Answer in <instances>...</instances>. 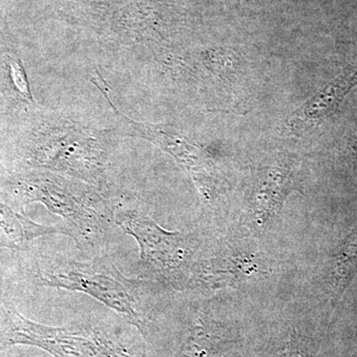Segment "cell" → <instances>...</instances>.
Wrapping results in <instances>:
<instances>
[{
	"instance_id": "3957f363",
	"label": "cell",
	"mask_w": 357,
	"mask_h": 357,
	"mask_svg": "<svg viewBox=\"0 0 357 357\" xmlns=\"http://www.w3.org/2000/svg\"><path fill=\"white\" fill-rule=\"evenodd\" d=\"M114 218L115 223L139 245L142 276L163 281H173L182 276L192 255L187 237L162 229L136 211H119Z\"/></svg>"
},
{
	"instance_id": "5b68a950",
	"label": "cell",
	"mask_w": 357,
	"mask_h": 357,
	"mask_svg": "<svg viewBox=\"0 0 357 357\" xmlns=\"http://www.w3.org/2000/svg\"><path fill=\"white\" fill-rule=\"evenodd\" d=\"M95 84L107 98L110 107L114 109L117 123L126 130V133L140 136V137L158 145L164 151L172 155L181 165L185 167L189 172H192V175L197 176V178H198V173L208 165V160H206L203 149L192 144L191 141L188 140L185 136L181 135L180 133L175 132L172 129L167 128L165 126L131 121L129 117L115 109L112 100H110L107 91L102 88V84H98L96 82Z\"/></svg>"
},
{
	"instance_id": "30bf717a",
	"label": "cell",
	"mask_w": 357,
	"mask_h": 357,
	"mask_svg": "<svg viewBox=\"0 0 357 357\" xmlns=\"http://www.w3.org/2000/svg\"><path fill=\"white\" fill-rule=\"evenodd\" d=\"M8 66L9 74H10L14 88L24 100L33 102L29 82H28L27 75H26L24 67H23L20 59L14 55H9Z\"/></svg>"
},
{
	"instance_id": "52a82bcc",
	"label": "cell",
	"mask_w": 357,
	"mask_h": 357,
	"mask_svg": "<svg viewBox=\"0 0 357 357\" xmlns=\"http://www.w3.org/2000/svg\"><path fill=\"white\" fill-rule=\"evenodd\" d=\"M65 234L63 227H45L0 202V251L22 250L34 239L51 234Z\"/></svg>"
},
{
	"instance_id": "8fae6325",
	"label": "cell",
	"mask_w": 357,
	"mask_h": 357,
	"mask_svg": "<svg viewBox=\"0 0 357 357\" xmlns=\"http://www.w3.org/2000/svg\"><path fill=\"white\" fill-rule=\"evenodd\" d=\"M2 299L0 298V351L1 349H6V340H4V333H3V326H2Z\"/></svg>"
},
{
	"instance_id": "7a4b0ae2",
	"label": "cell",
	"mask_w": 357,
	"mask_h": 357,
	"mask_svg": "<svg viewBox=\"0 0 357 357\" xmlns=\"http://www.w3.org/2000/svg\"><path fill=\"white\" fill-rule=\"evenodd\" d=\"M23 203L38 202L64 220L66 236L82 249L102 245L115 222V213L96 192L62 178L31 176L18 181Z\"/></svg>"
},
{
	"instance_id": "6da1fadb",
	"label": "cell",
	"mask_w": 357,
	"mask_h": 357,
	"mask_svg": "<svg viewBox=\"0 0 357 357\" xmlns=\"http://www.w3.org/2000/svg\"><path fill=\"white\" fill-rule=\"evenodd\" d=\"M33 280L46 287L91 296L142 330L145 312L139 282L126 278L103 258L77 261L61 256H40L31 270Z\"/></svg>"
},
{
	"instance_id": "8992f818",
	"label": "cell",
	"mask_w": 357,
	"mask_h": 357,
	"mask_svg": "<svg viewBox=\"0 0 357 357\" xmlns=\"http://www.w3.org/2000/svg\"><path fill=\"white\" fill-rule=\"evenodd\" d=\"M356 84L357 67L345 70L344 74L302 105L289 119V126L302 130L305 122L318 121L333 114Z\"/></svg>"
},
{
	"instance_id": "ba28073f",
	"label": "cell",
	"mask_w": 357,
	"mask_h": 357,
	"mask_svg": "<svg viewBox=\"0 0 357 357\" xmlns=\"http://www.w3.org/2000/svg\"><path fill=\"white\" fill-rule=\"evenodd\" d=\"M291 174L283 166L268 168L253 194V213L260 222L278 211L290 190Z\"/></svg>"
},
{
	"instance_id": "277c9868",
	"label": "cell",
	"mask_w": 357,
	"mask_h": 357,
	"mask_svg": "<svg viewBox=\"0 0 357 357\" xmlns=\"http://www.w3.org/2000/svg\"><path fill=\"white\" fill-rule=\"evenodd\" d=\"M10 344H29L58 357H133L105 333L89 328H52L8 310Z\"/></svg>"
},
{
	"instance_id": "9c48e42d",
	"label": "cell",
	"mask_w": 357,
	"mask_h": 357,
	"mask_svg": "<svg viewBox=\"0 0 357 357\" xmlns=\"http://www.w3.org/2000/svg\"><path fill=\"white\" fill-rule=\"evenodd\" d=\"M357 275V229L345 239L335 259V284L342 294Z\"/></svg>"
}]
</instances>
